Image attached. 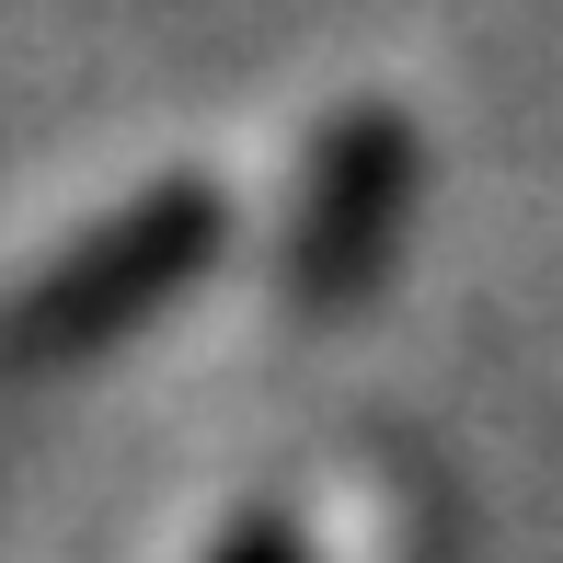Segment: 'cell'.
Wrapping results in <instances>:
<instances>
[{
	"instance_id": "obj_1",
	"label": "cell",
	"mask_w": 563,
	"mask_h": 563,
	"mask_svg": "<svg viewBox=\"0 0 563 563\" xmlns=\"http://www.w3.org/2000/svg\"><path fill=\"white\" fill-rule=\"evenodd\" d=\"M219 230L230 219H219L208 185H162V196H139V208H115L69 265H46L35 288L0 311V379H46V368H81V356L126 345L150 311H173V299L208 276Z\"/></svg>"
},
{
	"instance_id": "obj_2",
	"label": "cell",
	"mask_w": 563,
	"mask_h": 563,
	"mask_svg": "<svg viewBox=\"0 0 563 563\" xmlns=\"http://www.w3.org/2000/svg\"><path fill=\"white\" fill-rule=\"evenodd\" d=\"M402 208H415V139L391 115H345L311 150V185H299V219H288V299L299 311L368 299L402 242Z\"/></svg>"
},
{
	"instance_id": "obj_3",
	"label": "cell",
	"mask_w": 563,
	"mask_h": 563,
	"mask_svg": "<svg viewBox=\"0 0 563 563\" xmlns=\"http://www.w3.org/2000/svg\"><path fill=\"white\" fill-rule=\"evenodd\" d=\"M219 563H299V552H288V541H276V529H242V541H230Z\"/></svg>"
}]
</instances>
